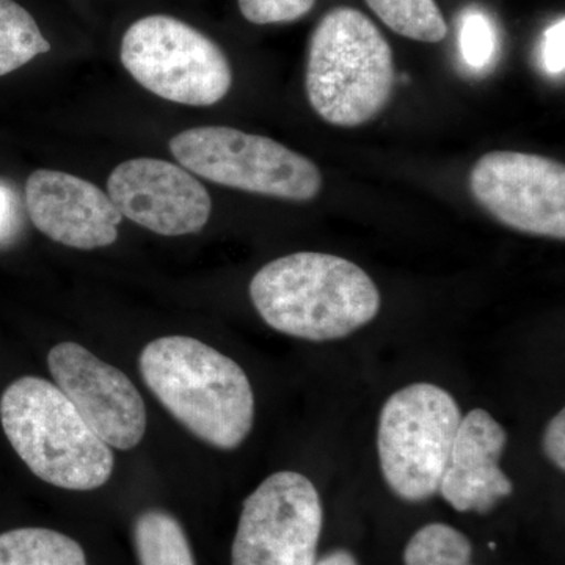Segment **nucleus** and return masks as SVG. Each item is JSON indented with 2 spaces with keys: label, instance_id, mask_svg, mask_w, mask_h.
<instances>
[{
  "label": "nucleus",
  "instance_id": "nucleus-1",
  "mask_svg": "<svg viewBox=\"0 0 565 565\" xmlns=\"http://www.w3.org/2000/svg\"><path fill=\"white\" fill-rule=\"evenodd\" d=\"M250 299L267 326L300 340H341L381 311L377 286L362 267L329 253L299 252L266 264Z\"/></svg>",
  "mask_w": 565,
  "mask_h": 565
},
{
  "label": "nucleus",
  "instance_id": "nucleus-2",
  "mask_svg": "<svg viewBox=\"0 0 565 565\" xmlns=\"http://www.w3.org/2000/svg\"><path fill=\"white\" fill-rule=\"evenodd\" d=\"M139 363L145 384L189 433L226 451L244 444L255 396L234 360L195 338L163 337L145 345Z\"/></svg>",
  "mask_w": 565,
  "mask_h": 565
},
{
  "label": "nucleus",
  "instance_id": "nucleus-3",
  "mask_svg": "<svg viewBox=\"0 0 565 565\" xmlns=\"http://www.w3.org/2000/svg\"><path fill=\"white\" fill-rule=\"evenodd\" d=\"M3 433L22 462L47 484L95 490L114 473V452L68 397L44 379H18L0 397Z\"/></svg>",
  "mask_w": 565,
  "mask_h": 565
},
{
  "label": "nucleus",
  "instance_id": "nucleus-4",
  "mask_svg": "<svg viewBox=\"0 0 565 565\" xmlns=\"http://www.w3.org/2000/svg\"><path fill=\"white\" fill-rule=\"evenodd\" d=\"M396 81L392 46L362 11L340 7L315 29L308 51V102L333 126L356 128L392 99Z\"/></svg>",
  "mask_w": 565,
  "mask_h": 565
},
{
  "label": "nucleus",
  "instance_id": "nucleus-5",
  "mask_svg": "<svg viewBox=\"0 0 565 565\" xmlns=\"http://www.w3.org/2000/svg\"><path fill=\"white\" fill-rule=\"evenodd\" d=\"M462 416L451 393L426 382L388 397L377 449L386 484L397 497L422 503L438 493Z\"/></svg>",
  "mask_w": 565,
  "mask_h": 565
},
{
  "label": "nucleus",
  "instance_id": "nucleus-6",
  "mask_svg": "<svg viewBox=\"0 0 565 565\" xmlns=\"http://www.w3.org/2000/svg\"><path fill=\"white\" fill-rule=\"evenodd\" d=\"M169 147L182 169L225 188L291 202H310L321 192L316 163L269 137L203 126L178 134Z\"/></svg>",
  "mask_w": 565,
  "mask_h": 565
},
{
  "label": "nucleus",
  "instance_id": "nucleus-7",
  "mask_svg": "<svg viewBox=\"0 0 565 565\" xmlns=\"http://www.w3.org/2000/svg\"><path fill=\"white\" fill-rule=\"evenodd\" d=\"M120 57L141 87L167 102L214 106L232 88V66L221 47L167 14L134 22L122 36Z\"/></svg>",
  "mask_w": 565,
  "mask_h": 565
},
{
  "label": "nucleus",
  "instance_id": "nucleus-8",
  "mask_svg": "<svg viewBox=\"0 0 565 565\" xmlns=\"http://www.w3.org/2000/svg\"><path fill=\"white\" fill-rule=\"evenodd\" d=\"M322 522L321 497L307 476L270 475L245 500L232 565H313Z\"/></svg>",
  "mask_w": 565,
  "mask_h": 565
},
{
  "label": "nucleus",
  "instance_id": "nucleus-9",
  "mask_svg": "<svg viewBox=\"0 0 565 565\" xmlns=\"http://www.w3.org/2000/svg\"><path fill=\"white\" fill-rule=\"evenodd\" d=\"M470 191L509 228L565 239L564 163L526 152H487L471 170Z\"/></svg>",
  "mask_w": 565,
  "mask_h": 565
},
{
  "label": "nucleus",
  "instance_id": "nucleus-10",
  "mask_svg": "<svg viewBox=\"0 0 565 565\" xmlns=\"http://www.w3.org/2000/svg\"><path fill=\"white\" fill-rule=\"evenodd\" d=\"M47 364L55 385L104 444L121 451L140 444L147 408L128 375L70 341L52 349Z\"/></svg>",
  "mask_w": 565,
  "mask_h": 565
},
{
  "label": "nucleus",
  "instance_id": "nucleus-11",
  "mask_svg": "<svg viewBox=\"0 0 565 565\" xmlns=\"http://www.w3.org/2000/svg\"><path fill=\"white\" fill-rule=\"evenodd\" d=\"M107 191L121 215L161 236L202 232L211 217L210 193L188 170L161 159L120 163Z\"/></svg>",
  "mask_w": 565,
  "mask_h": 565
},
{
  "label": "nucleus",
  "instance_id": "nucleus-12",
  "mask_svg": "<svg viewBox=\"0 0 565 565\" xmlns=\"http://www.w3.org/2000/svg\"><path fill=\"white\" fill-rule=\"evenodd\" d=\"M25 206L39 232L79 250L109 247L122 221L110 196L92 182L57 170H36L25 184Z\"/></svg>",
  "mask_w": 565,
  "mask_h": 565
},
{
  "label": "nucleus",
  "instance_id": "nucleus-13",
  "mask_svg": "<svg viewBox=\"0 0 565 565\" xmlns=\"http://www.w3.org/2000/svg\"><path fill=\"white\" fill-rule=\"evenodd\" d=\"M508 433L482 408L462 416L438 493L456 511L487 514L514 490L500 468Z\"/></svg>",
  "mask_w": 565,
  "mask_h": 565
},
{
  "label": "nucleus",
  "instance_id": "nucleus-14",
  "mask_svg": "<svg viewBox=\"0 0 565 565\" xmlns=\"http://www.w3.org/2000/svg\"><path fill=\"white\" fill-rule=\"evenodd\" d=\"M0 565H88L74 539L46 530L20 527L0 534Z\"/></svg>",
  "mask_w": 565,
  "mask_h": 565
},
{
  "label": "nucleus",
  "instance_id": "nucleus-15",
  "mask_svg": "<svg viewBox=\"0 0 565 565\" xmlns=\"http://www.w3.org/2000/svg\"><path fill=\"white\" fill-rule=\"evenodd\" d=\"M134 544L140 565H195L180 522L161 509H148L137 516Z\"/></svg>",
  "mask_w": 565,
  "mask_h": 565
},
{
  "label": "nucleus",
  "instance_id": "nucleus-16",
  "mask_svg": "<svg viewBox=\"0 0 565 565\" xmlns=\"http://www.w3.org/2000/svg\"><path fill=\"white\" fill-rule=\"evenodd\" d=\"M51 51L39 24L14 0H0V76L13 73Z\"/></svg>",
  "mask_w": 565,
  "mask_h": 565
},
{
  "label": "nucleus",
  "instance_id": "nucleus-17",
  "mask_svg": "<svg viewBox=\"0 0 565 565\" xmlns=\"http://www.w3.org/2000/svg\"><path fill=\"white\" fill-rule=\"evenodd\" d=\"M370 9L397 35L423 43H440L448 35L444 13L435 0H366Z\"/></svg>",
  "mask_w": 565,
  "mask_h": 565
},
{
  "label": "nucleus",
  "instance_id": "nucleus-18",
  "mask_svg": "<svg viewBox=\"0 0 565 565\" xmlns=\"http://www.w3.org/2000/svg\"><path fill=\"white\" fill-rule=\"evenodd\" d=\"M470 539L445 523L416 531L404 552L405 565H473Z\"/></svg>",
  "mask_w": 565,
  "mask_h": 565
},
{
  "label": "nucleus",
  "instance_id": "nucleus-19",
  "mask_svg": "<svg viewBox=\"0 0 565 565\" xmlns=\"http://www.w3.org/2000/svg\"><path fill=\"white\" fill-rule=\"evenodd\" d=\"M460 54L470 68L484 70L497 55V36L492 22L479 11L465 14L460 24Z\"/></svg>",
  "mask_w": 565,
  "mask_h": 565
},
{
  "label": "nucleus",
  "instance_id": "nucleus-20",
  "mask_svg": "<svg viewBox=\"0 0 565 565\" xmlns=\"http://www.w3.org/2000/svg\"><path fill=\"white\" fill-rule=\"evenodd\" d=\"M316 0H239L241 13L253 24H281L300 20Z\"/></svg>",
  "mask_w": 565,
  "mask_h": 565
},
{
  "label": "nucleus",
  "instance_id": "nucleus-21",
  "mask_svg": "<svg viewBox=\"0 0 565 565\" xmlns=\"http://www.w3.org/2000/svg\"><path fill=\"white\" fill-rule=\"evenodd\" d=\"M565 21L564 18L550 25L541 44V63L548 76H563L565 70Z\"/></svg>",
  "mask_w": 565,
  "mask_h": 565
},
{
  "label": "nucleus",
  "instance_id": "nucleus-22",
  "mask_svg": "<svg viewBox=\"0 0 565 565\" xmlns=\"http://www.w3.org/2000/svg\"><path fill=\"white\" fill-rule=\"evenodd\" d=\"M544 451L546 457L559 468L565 470V412L553 416L546 426L544 435Z\"/></svg>",
  "mask_w": 565,
  "mask_h": 565
},
{
  "label": "nucleus",
  "instance_id": "nucleus-23",
  "mask_svg": "<svg viewBox=\"0 0 565 565\" xmlns=\"http://www.w3.org/2000/svg\"><path fill=\"white\" fill-rule=\"evenodd\" d=\"M14 215V196L9 188L0 184V237L11 228Z\"/></svg>",
  "mask_w": 565,
  "mask_h": 565
},
{
  "label": "nucleus",
  "instance_id": "nucleus-24",
  "mask_svg": "<svg viewBox=\"0 0 565 565\" xmlns=\"http://www.w3.org/2000/svg\"><path fill=\"white\" fill-rule=\"evenodd\" d=\"M313 565H359L355 556L345 550H334V552L327 553L321 559H316Z\"/></svg>",
  "mask_w": 565,
  "mask_h": 565
}]
</instances>
